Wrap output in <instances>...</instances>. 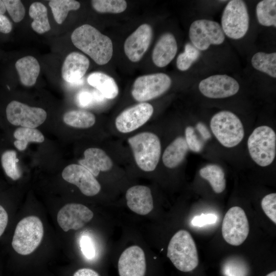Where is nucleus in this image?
Masks as SVG:
<instances>
[{
    "instance_id": "2eb2a0df",
    "label": "nucleus",
    "mask_w": 276,
    "mask_h": 276,
    "mask_svg": "<svg viewBox=\"0 0 276 276\" xmlns=\"http://www.w3.org/2000/svg\"><path fill=\"white\" fill-rule=\"evenodd\" d=\"M62 177L67 182L76 185L87 196L96 195L101 190V186L95 177L80 165H68L63 170Z\"/></svg>"
},
{
    "instance_id": "de8ad7c7",
    "label": "nucleus",
    "mask_w": 276,
    "mask_h": 276,
    "mask_svg": "<svg viewBox=\"0 0 276 276\" xmlns=\"http://www.w3.org/2000/svg\"><path fill=\"white\" fill-rule=\"evenodd\" d=\"M266 276H276V271H273L269 273H268L267 275H266Z\"/></svg>"
},
{
    "instance_id": "9b49d317",
    "label": "nucleus",
    "mask_w": 276,
    "mask_h": 276,
    "mask_svg": "<svg viewBox=\"0 0 276 276\" xmlns=\"http://www.w3.org/2000/svg\"><path fill=\"white\" fill-rule=\"evenodd\" d=\"M6 111L7 118L11 124L31 128L42 124L47 117L43 109L30 107L15 100L8 105Z\"/></svg>"
},
{
    "instance_id": "5701e85b",
    "label": "nucleus",
    "mask_w": 276,
    "mask_h": 276,
    "mask_svg": "<svg viewBox=\"0 0 276 276\" xmlns=\"http://www.w3.org/2000/svg\"><path fill=\"white\" fill-rule=\"evenodd\" d=\"M87 80L88 84L96 88L104 98L112 99L118 95V86L114 79L105 73L93 72L89 75Z\"/></svg>"
},
{
    "instance_id": "393cba45",
    "label": "nucleus",
    "mask_w": 276,
    "mask_h": 276,
    "mask_svg": "<svg viewBox=\"0 0 276 276\" xmlns=\"http://www.w3.org/2000/svg\"><path fill=\"white\" fill-rule=\"evenodd\" d=\"M199 174L208 180L216 193H221L225 189L226 180L223 170L219 166L210 164L201 168Z\"/></svg>"
},
{
    "instance_id": "39448f33",
    "label": "nucleus",
    "mask_w": 276,
    "mask_h": 276,
    "mask_svg": "<svg viewBox=\"0 0 276 276\" xmlns=\"http://www.w3.org/2000/svg\"><path fill=\"white\" fill-rule=\"evenodd\" d=\"M43 232L42 223L38 217L30 216L25 217L16 226L12 246L18 254L29 255L40 244Z\"/></svg>"
},
{
    "instance_id": "a18cd8bd",
    "label": "nucleus",
    "mask_w": 276,
    "mask_h": 276,
    "mask_svg": "<svg viewBox=\"0 0 276 276\" xmlns=\"http://www.w3.org/2000/svg\"><path fill=\"white\" fill-rule=\"evenodd\" d=\"M73 276H100L95 270L89 268H81L76 271Z\"/></svg>"
},
{
    "instance_id": "b1692460",
    "label": "nucleus",
    "mask_w": 276,
    "mask_h": 276,
    "mask_svg": "<svg viewBox=\"0 0 276 276\" xmlns=\"http://www.w3.org/2000/svg\"><path fill=\"white\" fill-rule=\"evenodd\" d=\"M188 150L185 139L177 137L164 152L162 159L164 165L170 169L177 167L184 159Z\"/></svg>"
},
{
    "instance_id": "c756f323",
    "label": "nucleus",
    "mask_w": 276,
    "mask_h": 276,
    "mask_svg": "<svg viewBox=\"0 0 276 276\" xmlns=\"http://www.w3.org/2000/svg\"><path fill=\"white\" fill-rule=\"evenodd\" d=\"M256 16L259 23L265 27H276V1L263 0L256 6Z\"/></svg>"
},
{
    "instance_id": "c85d7f7f",
    "label": "nucleus",
    "mask_w": 276,
    "mask_h": 276,
    "mask_svg": "<svg viewBox=\"0 0 276 276\" xmlns=\"http://www.w3.org/2000/svg\"><path fill=\"white\" fill-rule=\"evenodd\" d=\"M63 120L68 126L78 128H87L94 125L96 118L90 112L83 110H73L64 114Z\"/></svg>"
},
{
    "instance_id": "bb28decb",
    "label": "nucleus",
    "mask_w": 276,
    "mask_h": 276,
    "mask_svg": "<svg viewBox=\"0 0 276 276\" xmlns=\"http://www.w3.org/2000/svg\"><path fill=\"white\" fill-rule=\"evenodd\" d=\"M252 67L273 78H276V53H266L259 52L252 57Z\"/></svg>"
},
{
    "instance_id": "412c9836",
    "label": "nucleus",
    "mask_w": 276,
    "mask_h": 276,
    "mask_svg": "<svg viewBox=\"0 0 276 276\" xmlns=\"http://www.w3.org/2000/svg\"><path fill=\"white\" fill-rule=\"evenodd\" d=\"M84 158L79 163L87 169L95 177L100 171H107L112 167L111 158L103 150L97 148L87 149L84 152Z\"/></svg>"
},
{
    "instance_id": "2f4dec72",
    "label": "nucleus",
    "mask_w": 276,
    "mask_h": 276,
    "mask_svg": "<svg viewBox=\"0 0 276 276\" xmlns=\"http://www.w3.org/2000/svg\"><path fill=\"white\" fill-rule=\"evenodd\" d=\"M16 153L14 150L6 151L2 155V167L8 176L14 180L18 179L21 175L17 163Z\"/></svg>"
},
{
    "instance_id": "f03ea898",
    "label": "nucleus",
    "mask_w": 276,
    "mask_h": 276,
    "mask_svg": "<svg viewBox=\"0 0 276 276\" xmlns=\"http://www.w3.org/2000/svg\"><path fill=\"white\" fill-rule=\"evenodd\" d=\"M167 257L175 267L183 272H189L198 265L199 260L195 241L190 233L181 229L171 239Z\"/></svg>"
},
{
    "instance_id": "58836bf2",
    "label": "nucleus",
    "mask_w": 276,
    "mask_h": 276,
    "mask_svg": "<svg viewBox=\"0 0 276 276\" xmlns=\"http://www.w3.org/2000/svg\"><path fill=\"white\" fill-rule=\"evenodd\" d=\"M224 273L226 276H246V268L241 262L229 261L224 266Z\"/></svg>"
},
{
    "instance_id": "f704fd0d",
    "label": "nucleus",
    "mask_w": 276,
    "mask_h": 276,
    "mask_svg": "<svg viewBox=\"0 0 276 276\" xmlns=\"http://www.w3.org/2000/svg\"><path fill=\"white\" fill-rule=\"evenodd\" d=\"M3 2L6 10L15 22H18L24 18L25 15V9L20 1L4 0Z\"/></svg>"
},
{
    "instance_id": "4468645a",
    "label": "nucleus",
    "mask_w": 276,
    "mask_h": 276,
    "mask_svg": "<svg viewBox=\"0 0 276 276\" xmlns=\"http://www.w3.org/2000/svg\"><path fill=\"white\" fill-rule=\"evenodd\" d=\"M93 216V212L87 206L72 203L65 204L59 211L57 220L62 230L67 232L81 228Z\"/></svg>"
},
{
    "instance_id": "4be33fe9",
    "label": "nucleus",
    "mask_w": 276,
    "mask_h": 276,
    "mask_svg": "<svg viewBox=\"0 0 276 276\" xmlns=\"http://www.w3.org/2000/svg\"><path fill=\"white\" fill-rule=\"evenodd\" d=\"M15 65L24 85L32 86L35 84L40 72V65L35 58L25 56L17 60Z\"/></svg>"
},
{
    "instance_id": "20e7f679",
    "label": "nucleus",
    "mask_w": 276,
    "mask_h": 276,
    "mask_svg": "<svg viewBox=\"0 0 276 276\" xmlns=\"http://www.w3.org/2000/svg\"><path fill=\"white\" fill-rule=\"evenodd\" d=\"M210 127L217 140L227 148L236 146L244 136L241 120L229 111L223 110L214 114L211 120Z\"/></svg>"
},
{
    "instance_id": "f257e3e1",
    "label": "nucleus",
    "mask_w": 276,
    "mask_h": 276,
    "mask_svg": "<svg viewBox=\"0 0 276 276\" xmlns=\"http://www.w3.org/2000/svg\"><path fill=\"white\" fill-rule=\"evenodd\" d=\"M71 40L77 48L99 65L107 63L112 56L111 39L89 25L85 24L76 28L71 35Z\"/></svg>"
},
{
    "instance_id": "ddd939ff",
    "label": "nucleus",
    "mask_w": 276,
    "mask_h": 276,
    "mask_svg": "<svg viewBox=\"0 0 276 276\" xmlns=\"http://www.w3.org/2000/svg\"><path fill=\"white\" fill-rule=\"evenodd\" d=\"M153 107L149 103L141 102L123 110L116 119L117 129L128 133L142 126L151 118Z\"/></svg>"
},
{
    "instance_id": "37998d69",
    "label": "nucleus",
    "mask_w": 276,
    "mask_h": 276,
    "mask_svg": "<svg viewBox=\"0 0 276 276\" xmlns=\"http://www.w3.org/2000/svg\"><path fill=\"white\" fill-rule=\"evenodd\" d=\"M8 221V214L4 208L0 205V237L5 230Z\"/></svg>"
},
{
    "instance_id": "f8f14e48",
    "label": "nucleus",
    "mask_w": 276,
    "mask_h": 276,
    "mask_svg": "<svg viewBox=\"0 0 276 276\" xmlns=\"http://www.w3.org/2000/svg\"><path fill=\"white\" fill-rule=\"evenodd\" d=\"M199 90L205 97L212 99H222L236 95L240 86L237 81L227 75H214L202 80Z\"/></svg>"
},
{
    "instance_id": "473e14b6",
    "label": "nucleus",
    "mask_w": 276,
    "mask_h": 276,
    "mask_svg": "<svg viewBox=\"0 0 276 276\" xmlns=\"http://www.w3.org/2000/svg\"><path fill=\"white\" fill-rule=\"evenodd\" d=\"M91 2L93 8L99 13H120L127 8L124 0H93Z\"/></svg>"
},
{
    "instance_id": "c9c22d12",
    "label": "nucleus",
    "mask_w": 276,
    "mask_h": 276,
    "mask_svg": "<svg viewBox=\"0 0 276 276\" xmlns=\"http://www.w3.org/2000/svg\"><path fill=\"white\" fill-rule=\"evenodd\" d=\"M261 206L266 216L276 223V194L265 196L261 201Z\"/></svg>"
},
{
    "instance_id": "cd10ccee",
    "label": "nucleus",
    "mask_w": 276,
    "mask_h": 276,
    "mask_svg": "<svg viewBox=\"0 0 276 276\" xmlns=\"http://www.w3.org/2000/svg\"><path fill=\"white\" fill-rule=\"evenodd\" d=\"M16 140L15 147L20 151L25 150L29 143H42L44 140L42 133L36 128L20 127L15 130L13 134Z\"/></svg>"
},
{
    "instance_id": "6ab92c4d",
    "label": "nucleus",
    "mask_w": 276,
    "mask_h": 276,
    "mask_svg": "<svg viewBox=\"0 0 276 276\" xmlns=\"http://www.w3.org/2000/svg\"><path fill=\"white\" fill-rule=\"evenodd\" d=\"M127 205L132 212L146 215L153 209V200L151 190L142 185L129 188L126 193Z\"/></svg>"
},
{
    "instance_id": "423d86ee",
    "label": "nucleus",
    "mask_w": 276,
    "mask_h": 276,
    "mask_svg": "<svg viewBox=\"0 0 276 276\" xmlns=\"http://www.w3.org/2000/svg\"><path fill=\"white\" fill-rule=\"evenodd\" d=\"M248 152L258 165L266 167L274 160L276 155V134L266 125L255 128L247 141Z\"/></svg>"
},
{
    "instance_id": "7c9ffc66",
    "label": "nucleus",
    "mask_w": 276,
    "mask_h": 276,
    "mask_svg": "<svg viewBox=\"0 0 276 276\" xmlns=\"http://www.w3.org/2000/svg\"><path fill=\"white\" fill-rule=\"evenodd\" d=\"M49 5L54 19L58 24L63 22L69 11L78 10L80 7V3L74 0H52Z\"/></svg>"
},
{
    "instance_id": "7ed1b4c3",
    "label": "nucleus",
    "mask_w": 276,
    "mask_h": 276,
    "mask_svg": "<svg viewBox=\"0 0 276 276\" xmlns=\"http://www.w3.org/2000/svg\"><path fill=\"white\" fill-rule=\"evenodd\" d=\"M138 167L146 172L153 171L160 156L161 145L158 137L153 133L144 132L128 139Z\"/></svg>"
},
{
    "instance_id": "a211bd4d",
    "label": "nucleus",
    "mask_w": 276,
    "mask_h": 276,
    "mask_svg": "<svg viewBox=\"0 0 276 276\" xmlns=\"http://www.w3.org/2000/svg\"><path fill=\"white\" fill-rule=\"evenodd\" d=\"M89 66V61L85 56L79 52H72L66 57L63 63L62 78L71 84H80Z\"/></svg>"
},
{
    "instance_id": "0eeeda50",
    "label": "nucleus",
    "mask_w": 276,
    "mask_h": 276,
    "mask_svg": "<svg viewBox=\"0 0 276 276\" xmlns=\"http://www.w3.org/2000/svg\"><path fill=\"white\" fill-rule=\"evenodd\" d=\"M249 17L245 3L232 0L224 9L221 17V28L228 37L233 39L243 38L249 29Z\"/></svg>"
},
{
    "instance_id": "1a4fd4ad",
    "label": "nucleus",
    "mask_w": 276,
    "mask_h": 276,
    "mask_svg": "<svg viewBox=\"0 0 276 276\" xmlns=\"http://www.w3.org/2000/svg\"><path fill=\"white\" fill-rule=\"evenodd\" d=\"M171 78L163 73L140 76L133 84L131 94L139 102H145L157 98L170 87Z\"/></svg>"
},
{
    "instance_id": "c03bdc74",
    "label": "nucleus",
    "mask_w": 276,
    "mask_h": 276,
    "mask_svg": "<svg viewBox=\"0 0 276 276\" xmlns=\"http://www.w3.org/2000/svg\"><path fill=\"white\" fill-rule=\"evenodd\" d=\"M196 128L204 140H208L211 137V134L210 131L202 123L198 122L196 125Z\"/></svg>"
},
{
    "instance_id": "dca6fc26",
    "label": "nucleus",
    "mask_w": 276,
    "mask_h": 276,
    "mask_svg": "<svg viewBox=\"0 0 276 276\" xmlns=\"http://www.w3.org/2000/svg\"><path fill=\"white\" fill-rule=\"evenodd\" d=\"M152 37V30L147 24L139 26L126 39L124 49L128 58L132 62H137L148 50Z\"/></svg>"
},
{
    "instance_id": "e433bc0d",
    "label": "nucleus",
    "mask_w": 276,
    "mask_h": 276,
    "mask_svg": "<svg viewBox=\"0 0 276 276\" xmlns=\"http://www.w3.org/2000/svg\"><path fill=\"white\" fill-rule=\"evenodd\" d=\"M185 139L189 149L195 152H199L202 150L203 143L198 137L193 127L188 126L186 128Z\"/></svg>"
},
{
    "instance_id": "a878e982",
    "label": "nucleus",
    "mask_w": 276,
    "mask_h": 276,
    "mask_svg": "<svg viewBox=\"0 0 276 276\" xmlns=\"http://www.w3.org/2000/svg\"><path fill=\"white\" fill-rule=\"evenodd\" d=\"M29 13L33 19L31 27L34 31L43 34L51 29L47 9L43 4L40 2L32 3L30 6Z\"/></svg>"
},
{
    "instance_id": "6e6552de",
    "label": "nucleus",
    "mask_w": 276,
    "mask_h": 276,
    "mask_svg": "<svg viewBox=\"0 0 276 276\" xmlns=\"http://www.w3.org/2000/svg\"><path fill=\"white\" fill-rule=\"evenodd\" d=\"M189 35L192 44L199 51H205L211 45H220L225 40L221 27L216 21L201 19L193 21Z\"/></svg>"
},
{
    "instance_id": "ea45409f",
    "label": "nucleus",
    "mask_w": 276,
    "mask_h": 276,
    "mask_svg": "<svg viewBox=\"0 0 276 276\" xmlns=\"http://www.w3.org/2000/svg\"><path fill=\"white\" fill-rule=\"evenodd\" d=\"M217 220V217L214 214H201L200 215L194 217L191 223L194 226L202 227L205 225L214 224Z\"/></svg>"
},
{
    "instance_id": "9d476101",
    "label": "nucleus",
    "mask_w": 276,
    "mask_h": 276,
    "mask_svg": "<svg viewBox=\"0 0 276 276\" xmlns=\"http://www.w3.org/2000/svg\"><path fill=\"white\" fill-rule=\"evenodd\" d=\"M221 231L224 239L230 245L238 246L243 243L249 231L244 211L239 206L230 208L223 218Z\"/></svg>"
},
{
    "instance_id": "72a5a7b5",
    "label": "nucleus",
    "mask_w": 276,
    "mask_h": 276,
    "mask_svg": "<svg viewBox=\"0 0 276 276\" xmlns=\"http://www.w3.org/2000/svg\"><path fill=\"white\" fill-rule=\"evenodd\" d=\"M200 55L199 51L191 43H186L184 52L180 53L177 58V67L181 71L188 70L199 58Z\"/></svg>"
},
{
    "instance_id": "4c0bfd02",
    "label": "nucleus",
    "mask_w": 276,
    "mask_h": 276,
    "mask_svg": "<svg viewBox=\"0 0 276 276\" xmlns=\"http://www.w3.org/2000/svg\"><path fill=\"white\" fill-rule=\"evenodd\" d=\"M80 246L83 255L88 259L92 260L96 255L95 243L89 236H83L80 238Z\"/></svg>"
},
{
    "instance_id": "a19ab883",
    "label": "nucleus",
    "mask_w": 276,
    "mask_h": 276,
    "mask_svg": "<svg viewBox=\"0 0 276 276\" xmlns=\"http://www.w3.org/2000/svg\"><path fill=\"white\" fill-rule=\"evenodd\" d=\"M96 101L94 93L88 91H81L76 97V102L78 105L81 107H86L91 105Z\"/></svg>"
},
{
    "instance_id": "aec40b11",
    "label": "nucleus",
    "mask_w": 276,
    "mask_h": 276,
    "mask_svg": "<svg viewBox=\"0 0 276 276\" xmlns=\"http://www.w3.org/2000/svg\"><path fill=\"white\" fill-rule=\"evenodd\" d=\"M177 51L175 37L172 33H165L159 37L153 49L152 61L157 67H165L174 59Z\"/></svg>"
},
{
    "instance_id": "79ce46f5",
    "label": "nucleus",
    "mask_w": 276,
    "mask_h": 276,
    "mask_svg": "<svg viewBox=\"0 0 276 276\" xmlns=\"http://www.w3.org/2000/svg\"><path fill=\"white\" fill-rule=\"evenodd\" d=\"M12 28V24L9 19L5 15L0 14V32L9 33L11 31Z\"/></svg>"
},
{
    "instance_id": "f3484780",
    "label": "nucleus",
    "mask_w": 276,
    "mask_h": 276,
    "mask_svg": "<svg viewBox=\"0 0 276 276\" xmlns=\"http://www.w3.org/2000/svg\"><path fill=\"white\" fill-rule=\"evenodd\" d=\"M146 270L145 253L139 246L125 249L118 261L120 276H144Z\"/></svg>"
},
{
    "instance_id": "49530a36",
    "label": "nucleus",
    "mask_w": 276,
    "mask_h": 276,
    "mask_svg": "<svg viewBox=\"0 0 276 276\" xmlns=\"http://www.w3.org/2000/svg\"><path fill=\"white\" fill-rule=\"evenodd\" d=\"M6 8L3 1L0 0V14H3L5 13Z\"/></svg>"
}]
</instances>
